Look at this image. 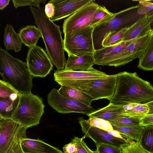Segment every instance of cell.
Returning <instances> with one entry per match:
<instances>
[{
  "instance_id": "cell-4",
  "label": "cell",
  "mask_w": 153,
  "mask_h": 153,
  "mask_svg": "<svg viewBox=\"0 0 153 153\" xmlns=\"http://www.w3.org/2000/svg\"><path fill=\"white\" fill-rule=\"evenodd\" d=\"M42 99L31 93L20 94L19 103L11 118L27 128L39 124L44 113Z\"/></svg>"
},
{
  "instance_id": "cell-30",
  "label": "cell",
  "mask_w": 153,
  "mask_h": 153,
  "mask_svg": "<svg viewBox=\"0 0 153 153\" xmlns=\"http://www.w3.org/2000/svg\"><path fill=\"white\" fill-rule=\"evenodd\" d=\"M115 13L109 11L104 6H100L94 14L93 24L95 27L111 19L115 15Z\"/></svg>"
},
{
  "instance_id": "cell-37",
  "label": "cell",
  "mask_w": 153,
  "mask_h": 153,
  "mask_svg": "<svg viewBox=\"0 0 153 153\" xmlns=\"http://www.w3.org/2000/svg\"><path fill=\"white\" fill-rule=\"evenodd\" d=\"M14 6L16 9L20 6H34L39 8L41 3H45L46 0H12Z\"/></svg>"
},
{
  "instance_id": "cell-29",
  "label": "cell",
  "mask_w": 153,
  "mask_h": 153,
  "mask_svg": "<svg viewBox=\"0 0 153 153\" xmlns=\"http://www.w3.org/2000/svg\"><path fill=\"white\" fill-rule=\"evenodd\" d=\"M139 141L144 149L153 153V125L144 127Z\"/></svg>"
},
{
  "instance_id": "cell-43",
  "label": "cell",
  "mask_w": 153,
  "mask_h": 153,
  "mask_svg": "<svg viewBox=\"0 0 153 153\" xmlns=\"http://www.w3.org/2000/svg\"><path fill=\"white\" fill-rule=\"evenodd\" d=\"M10 0H0V10H3L9 4Z\"/></svg>"
},
{
  "instance_id": "cell-2",
  "label": "cell",
  "mask_w": 153,
  "mask_h": 153,
  "mask_svg": "<svg viewBox=\"0 0 153 153\" xmlns=\"http://www.w3.org/2000/svg\"><path fill=\"white\" fill-rule=\"evenodd\" d=\"M45 7L36 8L30 6L36 24L45 44L47 54L57 70L64 69L66 62L63 39L60 27L46 15Z\"/></svg>"
},
{
  "instance_id": "cell-5",
  "label": "cell",
  "mask_w": 153,
  "mask_h": 153,
  "mask_svg": "<svg viewBox=\"0 0 153 153\" xmlns=\"http://www.w3.org/2000/svg\"><path fill=\"white\" fill-rule=\"evenodd\" d=\"M140 6L139 4L116 13L111 19L95 27L92 33L95 50L102 48V42L108 33L130 26L142 18L145 15L137 13V9Z\"/></svg>"
},
{
  "instance_id": "cell-39",
  "label": "cell",
  "mask_w": 153,
  "mask_h": 153,
  "mask_svg": "<svg viewBox=\"0 0 153 153\" xmlns=\"http://www.w3.org/2000/svg\"><path fill=\"white\" fill-rule=\"evenodd\" d=\"M27 129H24L21 133L13 146L6 153H24L21 147V141L22 139L27 138L26 135Z\"/></svg>"
},
{
  "instance_id": "cell-26",
  "label": "cell",
  "mask_w": 153,
  "mask_h": 153,
  "mask_svg": "<svg viewBox=\"0 0 153 153\" xmlns=\"http://www.w3.org/2000/svg\"><path fill=\"white\" fill-rule=\"evenodd\" d=\"M140 69L145 71L153 69V37L150 41L144 52L139 58L137 66Z\"/></svg>"
},
{
  "instance_id": "cell-36",
  "label": "cell",
  "mask_w": 153,
  "mask_h": 153,
  "mask_svg": "<svg viewBox=\"0 0 153 153\" xmlns=\"http://www.w3.org/2000/svg\"><path fill=\"white\" fill-rule=\"evenodd\" d=\"M97 153H122L121 148L109 144H96Z\"/></svg>"
},
{
  "instance_id": "cell-31",
  "label": "cell",
  "mask_w": 153,
  "mask_h": 153,
  "mask_svg": "<svg viewBox=\"0 0 153 153\" xmlns=\"http://www.w3.org/2000/svg\"><path fill=\"white\" fill-rule=\"evenodd\" d=\"M20 94L8 84L0 80V97L15 99Z\"/></svg>"
},
{
  "instance_id": "cell-16",
  "label": "cell",
  "mask_w": 153,
  "mask_h": 153,
  "mask_svg": "<svg viewBox=\"0 0 153 153\" xmlns=\"http://www.w3.org/2000/svg\"><path fill=\"white\" fill-rule=\"evenodd\" d=\"M153 11L145 14L128 31L121 42L132 40L143 36L153 30Z\"/></svg>"
},
{
  "instance_id": "cell-20",
  "label": "cell",
  "mask_w": 153,
  "mask_h": 153,
  "mask_svg": "<svg viewBox=\"0 0 153 153\" xmlns=\"http://www.w3.org/2000/svg\"><path fill=\"white\" fill-rule=\"evenodd\" d=\"M3 42L7 51L13 50L17 53L22 50V43L19 33L14 31L10 24H7L5 27Z\"/></svg>"
},
{
  "instance_id": "cell-19",
  "label": "cell",
  "mask_w": 153,
  "mask_h": 153,
  "mask_svg": "<svg viewBox=\"0 0 153 153\" xmlns=\"http://www.w3.org/2000/svg\"><path fill=\"white\" fill-rule=\"evenodd\" d=\"M124 111L123 106L115 105L110 102L107 106L95 111L87 116L109 121L121 117Z\"/></svg>"
},
{
  "instance_id": "cell-10",
  "label": "cell",
  "mask_w": 153,
  "mask_h": 153,
  "mask_svg": "<svg viewBox=\"0 0 153 153\" xmlns=\"http://www.w3.org/2000/svg\"><path fill=\"white\" fill-rule=\"evenodd\" d=\"M27 65L33 78H43L52 70L53 64L47 53L36 45L29 48L26 58Z\"/></svg>"
},
{
  "instance_id": "cell-23",
  "label": "cell",
  "mask_w": 153,
  "mask_h": 153,
  "mask_svg": "<svg viewBox=\"0 0 153 153\" xmlns=\"http://www.w3.org/2000/svg\"><path fill=\"white\" fill-rule=\"evenodd\" d=\"M132 40L121 42L113 46L102 48L95 50L93 53L95 65H97L98 63L103 59L113 55L121 51Z\"/></svg>"
},
{
  "instance_id": "cell-48",
  "label": "cell",
  "mask_w": 153,
  "mask_h": 153,
  "mask_svg": "<svg viewBox=\"0 0 153 153\" xmlns=\"http://www.w3.org/2000/svg\"><path fill=\"white\" fill-rule=\"evenodd\" d=\"M62 153H64L63 152H62Z\"/></svg>"
},
{
  "instance_id": "cell-24",
  "label": "cell",
  "mask_w": 153,
  "mask_h": 153,
  "mask_svg": "<svg viewBox=\"0 0 153 153\" xmlns=\"http://www.w3.org/2000/svg\"><path fill=\"white\" fill-rule=\"evenodd\" d=\"M135 23L130 26L124 27L117 31L111 32L106 34L102 42V48L110 47L121 42L127 32Z\"/></svg>"
},
{
  "instance_id": "cell-49",
  "label": "cell",
  "mask_w": 153,
  "mask_h": 153,
  "mask_svg": "<svg viewBox=\"0 0 153 153\" xmlns=\"http://www.w3.org/2000/svg\"></svg>"
},
{
  "instance_id": "cell-7",
  "label": "cell",
  "mask_w": 153,
  "mask_h": 153,
  "mask_svg": "<svg viewBox=\"0 0 153 153\" xmlns=\"http://www.w3.org/2000/svg\"><path fill=\"white\" fill-rule=\"evenodd\" d=\"M54 80L61 86L79 89L89 80L105 78L108 76L105 73L94 68L85 71L66 70H55Z\"/></svg>"
},
{
  "instance_id": "cell-15",
  "label": "cell",
  "mask_w": 153,
  "mask_h": 153,
  "mask_svg": "<svg viewBox=\"0 0 153 153\" xmlns=\"http://www.w3.org/2000/svg\"><path fill=\"white\" fill-rule=\"evenodd\" d=\"M92 0H51L54 7L53 16L50 19L53 22L69 17L91 2Z\"/></svg>"
},
{
  "instance_id": "cell-27",
  "label": "cell",
  "mask_w": 153,
  "mask_h": 153,
  "mask_svg": "<svg viewBox=\"0 0 153 153\" xmlns=\"http://www.w3.org/2000/svg\"><path fill=\"white\" fill-rule=\"evenodd\" d=\"M114 130L124 135L131 141H139L144 127L140 126L131 127H120L112 125Z\"/></svg>"
},
{
  "instance_id": "cell-3",
  "label": "cell",
  "mask_w": 153,
  "mask_h": 153,
  "mask_svg": "<svg viewBox=\"0 0 153 153\" xmlns=\"http://www.w3.org/2000/svg\"><path fill=\"white\" fill-rule=\"evenodd\" d=\"M0 74L4 81L19 94L31 93L33 77L23 62L0 46Z\"/></svg>"
},
{
  "instance_id": "cell-28",
  "label": "cell",
  "mask_w": 153,
  "mask_h": 153,
  "mask_svg": "<svg viewBox=\"0 0 153 153\" xmlns=\"http://www.w3.org/2000/svg\"><path fill=\"white\" fill-rule=\"evenodd\" d=\"M143 116L135 117L123 115L108 121L111 125L120 127L140 126L141 119Z\"/></svg>"
},
{
  "instance_id": "cell-6",
  "label": "cell",
  "mask_w": 153,
  "mask_h": 153,
  "mask_svg": "<svg viewBox=\"0 0 153 153\" xmlns=\"http://www.w3.org/2000/svg\"><path fill=\"white\" fill-rule=\"evenodd\" d=\"M153 37V30H152L145 35L133 39L121 51L103 59L97 65L117 67L139 58Z\"/></svg>"
},
{
  "instance_id": "cell-17",
  "label": "cell",
  "mask_w": 153,
  "mask_h": 153,
  "mask_svg": "<svg viewBox=\"0 0 153 153\" xmlns=\"http://www.w3.org/2000/svg\"><path fill=\"white\" fill-rule=\"evenodd\" d=\"M21 146L24 152L27 153H62L58 148L51 146L39 139L23 138Z\"/></svg>"
},
{
  "instance_id": "cell-47",
  "label": "cell",
  "mask_w": 153,
  "mask_h": 153,
  "mask_svg": "<svg viewBox=\"0 0 153 153\" xmlns=\"http://www.w3.org/2000/svg\"><path fill=\"white\" fill-rule=\"evenodd\" d=\"M24 153H25V152H24Z\"/></svg>"
},
{
  "instance_id": "cell-13",
  "label": "cell",
  "mask_w": 153,
  "mask_h": 153,
  "mask_svg": "<svg viewBox=\"0 0 153 153\" xmlns=\"http://www.w3.org/2000/svg\"><path fill=\"white\" fill-rule=\"evenodd\" d=\"M82 132L85 134L84 139L91 138L96 144L105 143L120 148L134 142L128 140L115 137L110 134L108 131L104 130L91 125L83 117L78 118Z\"/></svg>"
},
{
  "instance_id": "cell-40",
  "label": "cell",
  "mask_w": 153,
  "mask_h": 153,
  "mask_svg": "<svg viewBox=\"0 0 153 153\" xmlns=\"http://www.w3.org/2000/svg\"><path fill=\"white\" fill-rule=\"evenodd\" d=\"M153 125V114H148L141 119L140 126L145 127Z\"/></svg>"
},
{
  "instance_id": "cell-25",
  "label": "cell",
  "mask_w": 153,
  "mask_h": 153,
  "mask_svg": "<svg viewBox=\"0 0 153 153\" xmlns=\"http://www.w3.org/2000/svg\"><path fill=\"white\" fill-rule=\"evenodd\" d=\"M19 100V96L15 99L0 97V115L1 118L11 119Z\"/></svg>"
},
{
  "instance_id": "cell-41",
  "label": "cell",
  "mask_w": 153,
  "mask_h": 153,
  "mask_svg": "<svg viewBox=\"0 0 153 153\" xmlns=\"http://www.w3.org/2000/svg\"><path fill=\"white\" fill-rule=\"evenodd\" d=\"M45 12L46 16L51 19L53 16L54 13V7L51 3L48 2L45 7Z\"/></svg>"
},
{
  "instance_id": "cell-46",
  "label": "cell",
  "mask_w": 153,
  "mask_h": 153,
  "mask_svg": "<svg viewBox=\"0 0 153 153\" xmlns=\"http://www.w3.org/2000/svg\"><path fill=\"white\" fill-rule=\"evenodd\" d=\"M1 118V116L0 115V119Z\"/></svg>"
},
{
  "instance_id": "cell-14",
  "label": "cell",
  "mask_w": 153,
  "mask_h": 153,
  "mask_svg": "<svg viewBox=\"0 0 153 153\" xmlns=\"http://www.w3.org/2000/svg\"><path fill=\"white\" fill-rule=\"evenodd\" d=\"M27 128L11 118L0 119V153H6L21 133Z\"/></svg>"
},
{
  "instance_id": "cell-33",
  "label": "cell",
  "mask_w": 153,
  "mask_h": 153,
  "mask_svg": "<svg viewBox=\"0 0 153 153\" xmlns=\"http://www.w3.org/2000/svg\"><path fill=\"white\" fill-rule=\"evenodd\" d=\"M122 153H152L144 149L139 141H134L121 147Z\"/></svg>"
},
{
  "instance_id": "cell-32",
  "label": "cell",
  "mask_w": 153,
  "mask_h": 153,
  "mask_svg": "<svg viewBox=\"0 0 153 153\" xmlns=\"http://www.w3.org/2000/svg\"><path fill=\"white\" fill-rule=\"evenodd\" d=\"M149 107L147 103L138 104L131 110L123 112L122 115L131 116H143L149 114Z\"/></svg>"
},
{
  "instance_id": "cell-1",
  "label": "cell",
  "mask_w": 153,
  "mask_h": 153,
  "mask_svg": "<svg viewBox=\"0 0 153 153\" xmlns=\"http://www.w3.org/2000/svg\"><path fill=\"white\" fill-rule=\"evenodd\" d=\"M110 102L123 106L132 103L144 104L153 101V87L136 72L117 74L115 92Z\"/></svg>"
},
{
  "instance_id": "cell-44",
  "label": "cell",
  "mask_w": 153,
  "mask_h": 153,
  "mask_svg": "<svg viewBox=\"0 0 153 153\" xmlns=\"http://www.w3.org/2000/svg\"><path fill=\"white\" fill-rule=\"evenodd\" d=\"M138 104L137 103H132L123 106V107L124 110V111L131 109Z\"/></svg>"
},
{
  "instance_id": "cell-38",
  "label": "cell",
  "mask_w": 153,
  "mask_h": 153,
  "mask_svg": "<svg viewBox=\"0 0 153 153\" xmlns=\"http://www.w3.org/2000/svg\"><path fill=\"white\" fill-rule=\"evenodd\" d=\"M141 6L138 8L137 13L138 14L144 15L153 11V0L138 1Z\"/></svg>"
},
{
  "instance_id": "cell-22",
  "label": "cell",
  "mask_w": 153,
  "mask_h": 153,
  "mask_svg": "<svg viewBox=\"0 0 153 153\" xmlns=\"http://www.w3.org/2000/svg\"><path fill=\"white\" fill-rule=\"evenodd\" d=\"M19 34L22 43L30 48L36 45L41 37L39 29L33 25H27L22 28Z\"/></svg>"
},
{
  "instance_id": "cell-34",
  "label": "cell",
  "mask_w": 153,
  "mask_h": 153,
  "mask_svg": "<svg viewBox=\"0 0 153 153\" xmlns=\"http://www.w3.org/2000/svg\"><path fill=\"white\" fill-rule=\"evenodd\" d=\"M91 126L105 131L113 130L111 124L108 121L99 118L89 117L87 120Z\"/></svg>"
},
{
  "instance_id": "cell-35",
  "label": "cell",
  "mask_w": 153,
  "mask_h": 153,
  "mask_svg": "<svg viewBox=\"0 0 153 153\" xmlns=\"http://www.w3.org/2000/svg\"><path fill=\"white\" fill-rule=\"evenodd\" d=\"M83 139V137L80 138L75 137L71 140V141L75 144L77 149L76 152L74 153H97L96 151H92L88 147Z\"/></svg>"
},
{
  "instance_id": "cell-9",
  "label": "cell",
  "mask_w": 153,
  "mask_h": 153,
  "mask_svg": "<svg viewBox=\"0 0 153 153\" xmlns=\"http://www.w3.org/2000/svg\"><path fill=\"white\" fill-rule=\"evenodd\" d=\"M100 6L92 0L68 17L64 20L62 25L64 36H71L81 29L94 27L93 24V17Z\"/></svg>"
},
{
  "instance_id": "cell-18",
  "label": "cell",
  "mask_w": 153,
  "mask_h": 153,
  "mask_svg": "<svg viewBox=\"0 0 153 153\" xmlns=\"http://www.w3.org/2000/svg\"><path fill=\"white\" fill-rule=\"evenodd\" d=\"M65 69L70 70L87 71L93 68L95 65L93 54H86L79 56L68 55Z\"/></svg>"
},
{
  "instance_id": "cell-8",
  "label": "cell",
  "mask_w": 153,
  "mask_h": 153,
  "mask_svg": "<svg viewBox=\"0 0 153 153\" xmlns=\"http://www.w3.org/2000/svg\"><path fill=\"white\" fill-rule=\"evenodd\" d=\"M90 26L81 29L70 36H64L65 51L68 55L79 56L93 54L94 48L92 33L94 28Z\"/></svg>"
},
{
  "instance_id": "cell-21",
  "label": "cell",
  "mask_w": 153,
  "mask_h": 153,
  "mask_svg": "<svg viewBox=\"0 0 153 153\" xmlns=\"http://www.w3.org/2000/svg\"><path fill=\"white\" fill-rule=\"evenodd\" d=\"M59 93L65 97L80 102L88 106H91L94 100L90 96L80 90L65 86H61L57 90Z\"/></svg>"
},
{
  "instance_id": "cell-45",
  "label": "cell",
  "mask_w": 153,
  "mask_h": 153,
  "mask_svg": "<svg viewBox=\"0 0 153 153\" xmlns=\"http://www.w3.org/2000/svg\"><path fill=\"white\" fill-rule=\"evenodd\" d=\"M147 104L149 109V114H153V101L148 102Z\"/></svg>"
},
{
  "instance_id": "cell-42",
  "label": "cell",
  "mask_w": 153,
  "mask_h": 153,
  "mask_svg": "<svg viewBox=\"0 0 153 153\" xmlns=\"http://www.w3.org/2000/svg\"><path fill=\"white\" fill-rule=\"evenodd\" d=\"M77 150L75 144L72 141L70 143L65 144L63 147V151L64 153H74Z\"/></svg>"
},
{
  "instance_id": "cell-12",
  "label": "cell",
  "mask_w": 153,
  "mask_h": 153,
  "mask_svg": "<svg viewBox=\"0 0 153 153\" xmlns=\"http://www.w3.org/2000/svg\"><path fill=\"white\" fill-rule=\"evenodd\" d=\"M117 74L105 78L91 80L78 89L87 94L95 100L102 99L110 100L116 88Z\"/></svg>"
},
{
  "instance_id": "cell-11",
  "label": "cell",
  "mask_w": 153,
  "mask_h": 153,
  "mask_svg": "<svg viewBox=\"0 0 153 153\" xmlns=\"http://www.w3.org/2000/svg\"><path fill=\"white\" fill-rule=\"evenodd\" d=\"M49 105L58 112L62 114L77 113L88 115L95 110L91 106L64 97L53 88L47 95Z\"/></svg>"
}]
</instances>
